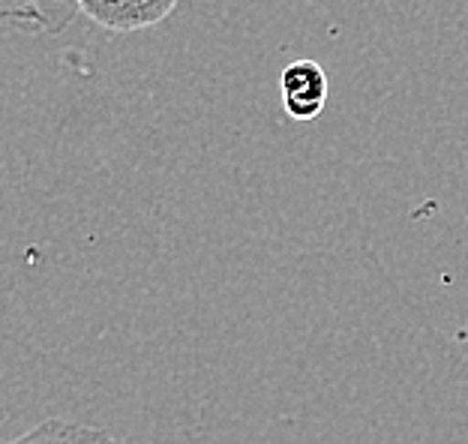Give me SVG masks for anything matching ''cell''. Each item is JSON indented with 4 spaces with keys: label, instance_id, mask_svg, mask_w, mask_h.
<instances>
[{
    "label": "cell",
    "instance_id": "1",
    "mask_svg": "<svg viewBox=\"0 0 468 444\" xmlns=\"http://www.w3.org/2000/svg\"><path fill=\"white\" fill-rule=\"evenodd\" d=\"M79 13L112 34H135L165 21L180 0H76Z\"/></svg>",
    "mask_w": 468,
    "mask_h": 444
},
{
    "label": "cell",
    "instance_id": "2",
    "mask_svg": "<svg viewBox=\"0 0 468 444\" xmlns=\"http://www.w3.org/2000/svg\"><path fill=\"white\" fill-rule=\"evenodd\" d=\"M282 109L292 121L310 123L324 111L327 102V76L322 63L315 60H294L280 76Z\"/></svg>",
    "mask_w": 468,
    "mask_h": 444
},
{
    "label": "cell",
    "instance_id": "3",
    "mask_svg": "<svg viewBox=\"0 0 468 444\" xmlns=\"http://www.w3.org/2000/svg\"><path fill=\"white\" fill-rule=\"evenodd\" d=\"M76 16V0H0V25L27 34H63Z\"/></svg>",
    "mask_w": 468,
    "mask_h": 444
},
{
    "label": "cell",
    "instance_id": "4",
    "mask_svg": "<svg viewBox=\"0 0 468 444\" xmlns=\"http://www.w3.org/2000/svg\"><path fill=\"white\" fill-rule=\"evenodd\" d=\"M6 444H121V441L100 427H84V424H72V420L48 418L39 427L21 432L18 439Z\"/></svg>",
    "mask_w": 468,
    "mask_h": 444
}]
</instances>
